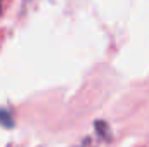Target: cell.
Listing matches in <instances>:
<instances>
[{
  "instance_id": "1",
  "label": "cell",
  "mask_w": 149,
  "mask_h": 147,
  "mask_svg": "<svg viewBox=\"0 0 149 147\" xmlns=\"http://www.w3.org/2000/svg\"><path fill=\"white\" fill-rule=\"evenodd\" d=\"M0 125L5 126V128H12V126H14V119H12V116H10L5 109H0Z\"/></svg>"
}]
</instances>
